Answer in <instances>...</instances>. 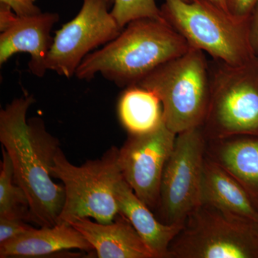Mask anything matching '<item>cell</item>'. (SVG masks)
<instances>
[{"mask_svg":"<svg viewBox=\"0 0 258 258\" xmlns=\"http://www.w3.org/2000/svg\"><path fill=\"white\" fill-rule=\"evenodd\" d=\"M32 95L16 98L0 111V142L13 164L15 182L26 194L32 222L40 227L58 223L64 203L63 184L54 182L51 167L60 142L39 117L27 119Z\"/></svg>","mask_w":258,"mask_h":258,"instance_id":"6da1fadb","label":"cell"},{"mask_svg":"<svg viewBox=\"0 0 258 258\" xmlns=\"http://www.w3.org/2000/svg\"><path fill=\"white\" fill-rule=\"evenodd\" d=\"M189 47L164 19H139L129 23L114 40L88 54L76 76L89 81L101 74L115 86L128 88Z\"/></svg>","mask_w":258,"mask_h":258,"instance_id":"7a4b0ae2","label":"cell"},{"mask_svg":"<svg viewBox=\"0 0 258 258\" xmlns=\"http://www.w3.org/2000/svg\"><path fill=\"white\" fill-rule=\"evenodd\" d=\"M155 93L163 119L174 134L203 126L211 95L210 64L203 51L190 47L153 71L137 84Z\"/></svg>","mask_w":258,"mask_h":258,"instance_id":"3957f363","label":"cell"},{"mask_svg":"<svg viewBox=\"0 0 258 258\" xmlns=\"http://www.w3.org/2000/svg\"><path fill=\"white\" fill-rule=\"evenodd\" d=\"M161 17L189 46L213 60L240 66L255 58L247 20L236 19L210 0H163Z\"/></svg>","mask_w":258,"mask_h":258,"instance_id":"277c9868","label":"cell"},{"mask_svg":"<svg viewBox=\"0 0 258 258\" xmlns=\"http://www.w3.org/2000/svg\"><path fill=\"white\" fill-rule=\"evenodd\" d=\"M118 149L111 147L101 158L77 166L71 164L61 148L56 153L51 176L60 179L64 203L58 223L69 225L79 217L111 223L119 214L114 189L122 177L118 163Z\"/></svg>","mask_w":258,"mask_h":258,"instance_id":"5b68a950","label":"cell"},{"mask_svg":"<svg viewBox=\"0 0 258 258\" xmlns=\"http://www.w3.org/2000/svg\"><path fill=\"white\" fill-rule=\"evenodd\" d=\"M210 76V104L202 126L207 140L258 136L257 59L240 66L213 60Z\"/></svg>","mask_w":258,"mask_h":258,"instance_id":"8992f818","label":"cell"},{"mask_svg":"<svg viewBox=\"0 0 258 258\" xmlns=\"http://www.w3.org/2000/svg\"><path fill=\"white\" fill-rule=\"evenodd\" d=\"M258 257V222L203 204L171 242L168 258Z\"/></svg>","mask_w":258,"mask_h":258,"instance_id":"52a82bcc","label":"cell"},{"mask_svg":"<svg viewBox=\"0 0 258 258\" xmlns=\"http://www.w3.org/2000/svg\"><path fill=\"white\" fill-rule=\"evenodd\" d=\"M207 143L202 126L176 134L161 179L160 198L156 210L159 221L183 226L187 217L203 205Z\"/></svg>","mask_w":258,"mask_h":258,"instance_id":"ba28073f","label":"cell"},{"mask_svg":"<svg viewBox=\"0 0 258 258\" xmlns=\"http://www.w3.org/2000/svg\"><path fill=\"white\" fill-rule=\"evenodd\" d=\"M108 0H83L79 13L55 32L46 60L47 71L71 79L83 59L114 40L122 31Z\"/></svg>","mask_w":258,"mask_h":258,"instance_id":"9c48e42d","label":"cell"},{"mask_svg":"<svg viewBox=\"0 0 258 258\" xmlns=\"http://www.w3.org/2000/svg\"><path fill=\"white\" fill-rule=\"evenodd\" d=\"M176 134L164 120L152 132L128 134L118 149L120 173L134 192L152 210H157L160 198L161 179L172 152Z\"/></svg>","mask_w":258,"mask_h":258,"instance_id":"30bf717a","label":"cell"},{"mask_svg":"<svg viewBox=\"0 0 258 258\" xmlns=\"http://www.w3.org/2000/svg\"><path fill=\"white\" fill-rule=\"evenodd\" d=\"M59 20L60 16L55 13L18 16L13 25L0 35V64H4L12 56L25 52L30 55V72L36 77H44L53 42L51 31Z\"/></svg>","mask_w":258,"mask_h":258,"instance_id":"8fae6325","label":"cell"},{"mask_svg":"<svg viewBox=\"0 0 258 258\" xmlns=\"http://www.w3.org/2000/svg\"><path fill=\"white\" fill-rule=\"evenodd\" d=\"M96 251L99 258H155L128 219L118 214L111 223L79 217L70 222Z\"/></svg>","mask_w":258,"mask_h":258,"instance_id":"7c38bea8","label":"cell"},{"mask_svg":"<svg viewBox=\"0 0 258 258\" xmlns=\"http://www.w3.org/2000/svg\"><path fill=\"white\" fill-rule=\"evenodd\" d=\"M114 193L119 213L128 219L154 257H169V246L183 226L166 225L159 221L123 176L115 184Z\"/></svg>","mask_w":258,"mask_h":258,"instance_id":"4fadbf2b","label":"cell"},{"mask_svg":"<svg viewBox=\"0 0 258 258\" xmlns=\"http://www.w3.org/2000/svg\"><path fill=\"white\" fill-rule=\"evenodd\" d=\"M70 249L92 252V246L73 226L57 224L34 228L0 244V257H43Z\"/></svg>","mask_w":258,"mask_h":258,"instance_id":"5bb4252c","label":"cell"},{"mask_svg":"<svg viewBox=\"0 0 258 258\" xmlns=\"http://www.w3.org/2000/svg\"><path fill=\"white\" fill-rule=\"evenodd\" d=\"M207 142V157L234 176L257 207L258 139L239 136Z\"/></svg>","mask_w":258,"mask_h":258,"instance_id":"9a60e30c","label":"cell"},{"mask_svg":"<svg viewBox=\"0 0 258 258\" xmlns=\"http://www.w3.org/2000/svg\"><path fill=\"white\" fill-rule=\"evenodd\" d=\"M203 204L226 213L258 222V209L250 198L228 171L207 157L202 184Z\"/></svg>","mask_w":258,"mask_h":258,"instance_id":"2e32d148","label":"cell"},{"mask_svg":"<svg viewBox=\"0 0 258 258\" xmlns=\"http://www.w3.org/2000/svg\"><path fill=\"white\" fill-rule=\"evenodd\" d=\"M117 112L120 123L128 134L149 133L164 120L159 97L137 85L125 88L118 100Z\"/></svg>","mask_w":258,"mask_h":258,"instance_id":"e0dca14e","label":"cell"},{"mask_svg":"<svg viewBox=\"0 0 258 258\" xmlns=\"http://www.w3.org/2000/svg\"><path fill=\"white\" fill-rule=\"evenodd\" d=\"M0 170V217L32 222L28 197L15 182L13 164L4 148Z\"/></svg>","mask_w":258,"mask_h":258,"instance_id":"ac0fdd59","label":"cell"},{"mask_svg":"<svg viewBox=\"0 0 258 258\" xmlns=\"http://www.w3.org/2000/svg\"><path fill=\"white\" fill-rule=\"evenodd\" d=\"M111 13L123 29L131 22L139 19H163L156 0H115Z\"/></svg>","mask_w":258,"mask_h":258,"instance_id":"d6986e66","label":"cell"},{"mask_svg":"<svg viewBox=\"0 0 258 258\" xmlns=\"http://www.w3.org/2000/svg\"><path fill=\"white\" fill-rule=\"evenodd\" d=\"M34 228L25 220L0 217V244L28 233Z\"/></svg>","mask_w":258,"mask_h":258,"instance_id":"ffe728a7","label":"cell"},{"mask_svg":"<svg viewBox=\"0 0 258 258\" xmlns=\"http://www.w3.org/2000/svg\"><path fill=\"white\" fill-rule=\"evenodd\" d=\"M258 0H226L227 9L232 16L240 20H248Z\"/></svg>","mask_w":258,"mask_h":258,"instance_id":"44dd1931","label":"cell"},{"mask_svg":"<svg viewBox=\"0 0 258 258\" xmlns=\"http://www.w3.org/2000/svg\"><path fill=\"white\" fill-rule=\"evenodd\" d=\"M37 0H0V4L7 5L18 16H29L41 13L35 5Z\"/></svg>","mask_w":258,"mask_h":258,"instance_id":"7402d4cb","label":"cell"},{"mask_svg":"<svg viewBox=\"0 0 258 258\" xmlns=\"http://www.w3.org/2000/svg\"><path fill=\"white\" fill-rule=\"evenodd\" d=\"M247 31L251 50L258 60V3L247 20Z\"/></svg>","mask_w":258,"mask_h":258,"instance_id":"603a6c76","label":"cell"},{"mask_svg":"<svg viewBox=\"0 0 258 258\" xmlns=\"http://www.w3.org/2000/svg\"><path fill=\"white\" fill-rule=\"evenodd\" d=\"M18 18L13 10L7 5L0 4V31L8 30Z\"/></svg>","mask_w":258,"mask_h":258,"instance_id":"cb8c5ba5","label":"cell"},{"mask_svg":"<svg viewBox=\"0 0 258 258\" xmlns=\"http://www.w3.org/2000/svg\"><path fill=\"white\" fill-rule=\"evenodd\" d=\"M210 1L212 2L214 4L216 5L219 8H221V9L228 13L227 9V5H226V0H210Z\"/></svg>","mask_w":258,"mask_h":258,"instance_id":"d4e9b609","label":"cell"},{"mask_svg":"<svg viewBox=\"0 0 258 258\" xmlns=\"http://www.w3.org/2000/svg\"><path fill=\"white\" fill-rule=\"evenodd\" d=\"M115 0H108V4H109L110 7L112 8V6H113V3H114Z\"/></svg>","mask_w":258,"mask_h":258,"instance_id":"484cf974","label":"cell"}]
</instances>
